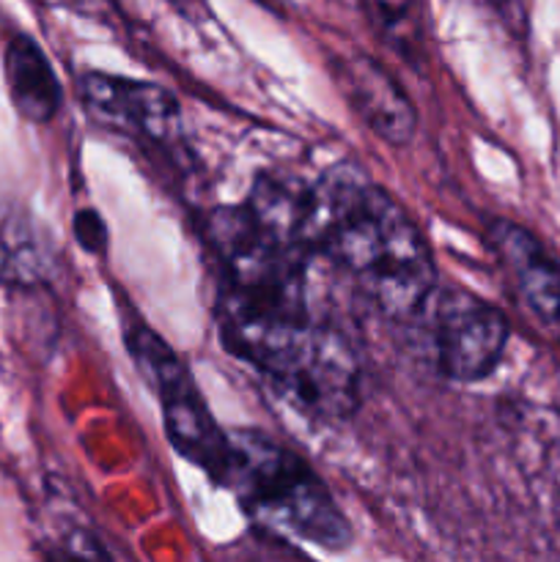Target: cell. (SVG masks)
<instances>
[{"label": "cell", "instance_id": "cell-1", "mask_svg": "<svg viewBox=\"0 0 560 562\" xmlns=\"http://www.w3.org/2000/svg\"><path fill=\"white\" fill-rule=\"evenodd\" d=\"M311 190L313 250L355 278L384 316H417L437 289V263L406 209L355 165H335Z\"/></svg>", "mask_w": 560, "mask_h": 562}, {"label": "cell", "instance_id": "cell-2", "mask_svg": "<svg viewBox=\"0 0 560 562\" xmlns=\"http://www.w3.org/2000/svg\"><path fill=\"white\" fill-rule=\"evenodd\" d=\"M223 488H231L242 508L278 530L340 552L351 543V525L311 464L283 442L256 428L231 437Z\"/></svg>", "mask_w": 560, "mask_h": 562}, {"label": "cell", "instance_id": "cell-3", "mask_svg": "<svg viewBox=\"0 0 560 562\" xmlns=\"http://www.w3.org/2000/svg\"><path fill=\"white\" fill-rule=\"evenodd\" d=\"M256 371L300 415L346 420L360 401V362L333 327L307 322Z\"/></svg>", "mask_w": 560, "mask_h": 562}, {"label": "cell", "instance_id": "cell-4", "mask_svg": "<svg viewBox=\"0 0 560 562\" xmlns=\"http://www.w3.org/2000/svg\"><path fill=\"white\" fill-rule=\"evenodd\" d=\"M124 340L130 357L141 368V373L154 387L159 404H163L168 442L173 445L176 453L192 461L198 470L206 472L220 486L225 467H228L231 437L220 431L201 390L195 387L192 373L187 371L179 355L146 324L130 322Z\"/></svg>", "mask_w": 560, "mask_h": 562}, {"label": "cell", "instance_id": "cell-5", "mask_svg": "<svg viewBox=\"0 0 560 562\" xmlns=\"http://www.w3.org/2000/svg\"><path fill=\"white\" fill-rule=\"evenodd\" d=\"M417 316H428L434 362L450 382H481L503 360L511 327L481 296L461 289L434 291Z\"/></svg>", "mask_w": 560, "mask_h": 562}, {"label": "cell", "instance_id": "cell-6", "mask_svg": "<svg viewBox=\"0 0 560 562\" xmlns=\"http://www.w3.org/2000/svg\"><path fill=\"white\" fill-rule=\"evenodd\" d=\"M86 108L113 130L163 154L181 148V108L168 88L135 77L88 71L80 80Z\"/></svg>", "mask_w": 560, "mask_h": 562}, {"label": "cell", "instance_id": "cell-7", "mask_svg": "<svg viewBox=\"0 0 560 562\" xmlns=\"http://www.w3.org/2000/svg\"><path fill=\"white\" fill-rule=\"evenodd\" d=\"M486 239L514 280L527 311L552 338L560 340V263L514 220H492Z\"/></svg>", "mask_w": 560, "mask_h": 562}, {"label": "cell", "instance_id": "cell-8", "mask_svg": "<svg viewBox=\"0 0 560 562\" xmlns=\"http://www.w3.org/2000/svg\"><path fill=\"white\" fill-rule=\"evenodd\" d=\"M335 77L362 124L393 148L410 146L417 130V113L395 77L366 55H349L335 64Z\"/></svg>", "mask_w": 560, "mask_h": 562}, {"label": "cell", "instance_id": "cell-9", "mask_svg": "<svg viewBox=\"0 0 560 562\" xmlns=\"http://www.w3.org/2000/svg\"><path fill=\"white\" fill-rule=\"evenodd\" d=\"M5 88L16 113L31 124H49L58 115L64 91L53 64L31 36H11L3 55Z\"/></svg>", "mask_w": 560, "mask_h": 562}, {"label": "cell", "instance_id": "cell-10", "mask_svg": "<svg viewBox=\"0 0 560 562\" xmlns=\"http://www.w3.org/2000/svg\"><path fill=\"white\" fill-rule=\"evenodd\" d=\"M366 11L395 53L410 60L423 53V0H366Z\"/></svg>", "mask_w": 560, "mask_h": 562}, {"label": "cell", "instance_id": "cell-11", "mask_svg": "<svg viewBox=\"0 0 560 562\" xmlns=\"http://www.w3.org/2000/svg\"><path fill=\"white\" fill-rule=\"evenodd\" d=\"M42 250L27 234L0 228V280H33L42 274Z\"/></svg>", "mask_w": 560, "mask_h": 562}, {"label": "cell", "instance_id": "cell-12", "mask_svg": "<svg viewBox=\"0 0 560 562\" xmlns=\"http://www.w3.org/2000/svg\"><path fill=\"white\" fill-rule=\"evenodd\" d=\"M75 236L88 252H102L108 247V225L93 209H82L75 217Z\"/></svg>", "mask_w": 560, "mask_h": 562}, {"label": "cell", "instance_id": "cell-13", "mask_svg": "<svg viewBox=\"0 0 560 562\" xmlns=\"http://www.w3.org/2000/svg\"><path fill=\"white\" fill-rule=\"evenodd\" d=\"M261 3H272V0H261Z\"/></svg>", "mask_w": 560, "mask_h": 562}]
</instances>
